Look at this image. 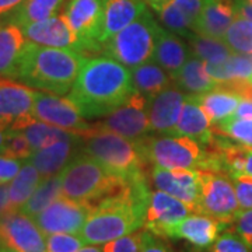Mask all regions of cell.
<instances>
[{
    "instance_id": "cell-1",
    "label": "cell",
    "mask_w": 252,
    "mask_h": 252,
    "mask_svg": "<svg viewBox=\"0 0 252 252\" xmlns=\"http://www.w3.org/2000/svg\"><path fill=\"white\" fill-rule=\"evenodd\" d=\"M130 70L111 56H86L69 98L84 119H99L133 94Z\"/></svg>"
},
{
    "instance_id": "cell-2",
    "label": "cell",
    "mask_w": 252,
    "mask_h": 252,
    "mask_svg": "<svg viewBox=\"0 0 252 252\" xmlns=\"http://www.w3.org/2000/svg\"><path fill=\"white\" fill-rule=\"evenodd\" d=\"M86 55L76 49L51 48L27 41L14 80L58 95L70 93Z\"/></svg>"
},
{
    "instance_id": "cell-3",
    "label": "cell",
    "mask_w": 252,
    "mask_h": 252,
    "mask_svg": "<svg viewBox=\"0 0 252 252\" xmlns=\"http://www.w3.org/2000/svg\"><path fill=\"white\" fill-rule=\"evenodd\" d=\"M62 195L95 207L129 185V181L109 172L91 156L80 150L61 172Z\"/></svg>"
},
{
    "instance_id": "cell-4",
    "label": "cell",
    "mask_w": 252,
    "mask_h": 252,
    "mask_svg": "<svg viewBox=\"0 0 252 252\" xmlns=\"http://www.w3.org/2000/svg\"><path fill=\"white\" fill-rule=\"evenodd\" d=\"M81 150L109 172L127 181L149 175V162L144 158L139 140L124 137L95 124L81 136Z\"/></svg>"
},
{
    "instance_id": "cell-5",
    "label": "cell",
    "mask_w": 252,
    "mask_h": 252,
    "mask_svg": "<svg viewBox=\"0 0 252 252\" xmlns=\"http://www.w3.org/2000/svg\"><path fill=\"white\" fill-rule=\"evenodd\" d=\"M139 143L149 165L167 170H203L206 165V147L187 136H144Z\"/></svg>"
},
{
    "instance_id": "cell-6",
    "label": "cell",
    "mask_w": 252,
    "mask_h": 252,
    "mask_svg": "<svg viewBox=\"0 0 252 252\" xmlns=\"http://www.w3.org/2000/svg\"><path fill=\"white\" fill-rule=\"evenodd\" d=\"M158 27L153 14L146 10L140 17L112 36L102 51L127 69L137 67L153 58Z\"/></svg>"
},
{
    "instance_id": "cell-7",
    "label": "cell",
    "mask_w": 252,
    "mask_h": 252,
    "mask_svg": "<svg viewBox=\"0 0 252 252\" xmlns=\"http://www.w3.org/2000/svg\"><path fill=\"white\" fill-rule=\"evenodd\" d=\"M198 171L199 199L195 213L206 215L230 225L241 209L234 182L224 172L212 170Z\"/></svg>"
},
{
    "instance_id": "cell-8",
    "label": "cell",
    "mask_w": 252,
    "mask_h": 252,
    "mask_svg": "<svg viewBox=\"0 0 252 252\" xmlns=\"http://www.w3.org/2000/svg\"><path fill=\"white\" fill-rule=\"evenodd\" d=\"M63 14L79 39L81 54L89 56L102 51V0H69Z\"/></svg>"
},
{
    "instance_id": "cell-9",
    "label": "cell",
    "mask_w": 252,
    "mask_h": 252,
    "mask_svg": "<svg viewBox=\"0 0 252 252\" xmlns=\"http://www.w3.org/2000/svg\"><path fill=\"white\" fill-rule=\"evenodd\" d=\"M35 91L23 83L0 76V127L21 130L34 121Z\"/></svg>"
},
{
    "instance_id": "cell-10",
    "label": "cell",
    "mask_w": 252,
    "mask_h": 252,
    "mask_svg": "<svg viewBox=\"0 0 252 252\" xmlns=\"http://www.w3.org/2000/svg\"><path fill=\"white\" fill-rule=\"evenodd\" d=\"M149 104L150 101L135 90L125 104L112 111L104 118V121L97 122L95 125L127 139L140 140L147 136L149 132H152Z\"/></svg>"
},
{
    "instance_id": "cell-11",
    "label": "cell",
    "mask_w": 252,
    "mask_h": 252,
    "mask_svg": "<svg viewBox=\"0 0 252 252\" xmlns=\"http://www.w3.org/2000/svg\"><path fill=\"white\" fill-rule=\"evenodd\" d=\"M90 213L91 207L89 205L62 195L34 217V220L46 235L59 233L80 234Z\"/></svg>"
},
{
    "instance_id": "cell-12",
    "label": "cell",
    "mask_w": 252,
    "mask_h": 252,
    "mask_svg": "<svg viewBox=\"0 0 252 252\" xmlns=\"http://www.w3.org/2000/svg\"><path fill=\"white\" fill-rule=\"evenodd\" d=\"M34 118L80 136H84L91 129V125L81 117L72 99L46 91H35Z\"/></svg>"
},
{
    "instance_id": "cell-13",
    "label": "cell",
    "mask_w": 252,
    "mask_h": 252,
    "mask_svg": "<svg viewBox=\"0 0 252 252\" xmlns=\"http://www.w3.org/2000/svg\"><path fill=\"white\" fill-rule=\"evenodd\" d=\"M0 245L16 252H46V240L35 220L21 210L0 217Z\"/></svg>"
},
{
    "instance_id": "cell-14",
    "label": "cell",
    "mask_w": 252,
    "mask_h": 252,
    "mask_svg": "<svg viewBox=\"0 0 252 252\" xmlns=\"http://www.w3.org/2000/svg\"><path fill=\"white\" fill-rule=\"evenodd\" d=\"M190 212L193 213L185 202L157 189L150 195L144 217V227L162 238H170L174 227L187 219Z\"/></svg>"
},
{
    "instance_id": "cell-15",
    "label": "cell",
    "mask_w": 252,
    "mask_h": 252,
    "mask_svg": "<svg viewBox=\"0 0 252 252\" xmlns=\"http://www.w3.org/2000/svg\"><path fill=\"white\" fill-rule=\"evenodd\" d=\"M150 180L156 188L167 192L172 196L185 202L193 213L196 212L199 199V171L198 170H167L152 165Z\"/></svg>"
},
{
    "instance_id": "cell-16",
    "label": "cell",
    "mask_w": 252,
    "mask_h": 252,
    "mask_svg": "<svg viewBox=\"0 0 252 252\" xmlns=\"http://www.w3.org/2000/svg\"><path fill=\"white\" fill-rule=\"evenodd\" d=\"M185 91H182L177 84L168 86L165 90L150 99L149 104V118H150V130L156 133H172L175 135L177 124L184 108Z\"/></svg>"
},
{
    "instance_id": "cell-17",
    "label": "cell",
    "mask_w": 252,
    "mask_h": 252,
    "mask_svg": "<svg viewBox=\"0 0 252 252\" xmlns=\"http://www.w3.org/2000/svg\"><path fill=\"white\" fill-rule=\"evenodd\" d=\"M24 35L28 41L51 48L62 49H76L80 52L79 39L70 27L64 14L52 16V17L23 26Z\"/></svg>"
},
{
    "instance_id": "cell-18",
    "label": "cell",
    "mask_w": 252,
    "mask_h": 252,
    "mask_svg": "<svg viewBox=\"0 0 252 252\" xmlns=\"http://www.w3.org/2000/svg\"><path fill=\"white\" fill-rule=\"evenodd\" d=\"M227 227L230 225L221 223L213 217L195 213L184 219L178 225H175L170 234V238L185 240L192 247L205 250L216 241L219 234Z\"/></svg>"
},
{
    "instance_id": "cell-19",
    "label": "cell",
    "mask_w": 252,
    "mask_h": 252,
    "mask_svg": "<svg viewBox=\"0 0 252 252\" xmlns=\"http://www.w3.org/2000/svg\"><path fill=\"white\" fill-rule=\"evenodd\" d=\"M175 135H182L196 140L202 146H210L215 140L213 124L199 102L198 95L188 94L181 112Z\"/></svg>"
},
{
    "instance_id": "cell-20",
    "label": "cell",
    "mask_w": 252,
    "mask_h": 252,
    "mask_svg": "<svg viewBox=\"0 0 252 252\" xmlns=\"http://www.w3.org/2000/svg\"><path fill=\"white\" fill-rule=\"evenodd\" d=\"M104 24L101 34L102 46L112 36L133 23L147 10L144 0H102ZM104 49V48H102Z\"/></svg>"
},
{
    "instance_id": "cell-21",
    "label": "cell",
    "mask_w": 252,
    "mask_h": 252,
    "mask_svg": "<svg viewBox=\"0 0 252 252\" xmlns=\"http://www.w3.org/2000/svg\"><path fill=\"white\" fill-rule=\"evenodd\" d=\"M81 150V137L74 140H59L56 143L36 150L31 154L28 161L39 171L42 178H48L62 170L74 157V154Z\"/></svg>"
},
{
    "instance_id": "cell-22",
    "label": "cell",
    "mask_w": 252,
    "mask_h": 252,
    "mask_svg": "<svg viewBox=\"0 0 252 252\" xmlns=\"http://www.w3.org/2000/svg\"><path fill=\"white\" fill-rule=\"evenodd\" d=\"M235 16L231 0H206L192 30L200 35L223 39Z\"/></svg>"
},
{
    "instance_id": "cell-23",
    "label": "cell",
    "mask_w": 252,
    "mask_h": 252,
    "mask_svg": "<svg viewBox=\"0 0 252 252\" xmlns=\"http://www.w3.org/2000/svg\"><path fill=\"white\" fill-rule=\"evenodd\" d=\"M190 56L188 42L182 41L177 34L167 28L158 27L153 61L158 63L164 70L170 73L172 79L180 72Z\"/></svg>"
},
{
    "instance_id": "cell-24",
    "label": "cell",
    "mask_w": 252,
    "mask_h": 252,
    "mask_svg": "<svg viewBox=\"0 0 252 252\" xmlns=\"http://www.w3.org/2000/svg\"><path fill=\"white\" fill-rule=\"evenodd\" d=\"M23 28L14 23L0 24V76L14 80L24 46L27 44Z\"/></svg>"
},
{
    "instance_id": "cell-25",
    "label": "cell",
    "mask_w": 252,
    "mask_h": 252,
    "mask_svg": "<svg viewBox=\"0 0 252 252\" xmlns=\"http://www.w3.org/2000/svg\"><path fill=\"white\" fill-rule=\"evenodd\" d=\"M198 99L212 124L233 117L238 104L243 101L238 94L224 84H216L210 91L198 95Z\"/></svg>"
},
{
    "instance_id": "cell-26",
    "label": "cell",
    "mask_w": 252,
    "mask_h": 252,
    "mask_svg": "<svg viewBox=\"0 0 252 252\" xmlns=\"http://www.w3.org/2000/svg\"><path fill=\"white\" fill-rule=\"evenodd\" d=\"M130 73L135 90L143 94L149 101L172 84L170 73L164 70L158 63L150 61L133 67Z\"/></svg>"
},
{
    "instance_id": "cell-27",
    "label": "cell",
    "mask_w": 252,
    "mask_h": 252,
    "mask_svg": "<svg viewBox=\"0 0 252 252\" xmlns=\"http://www.w3.org/2000/svg\"><path fill=\"white\" fill-rule=\"evenodd\" d=\"M172 81H175L181 90L192 95H200L216 86L213 79L207 74L206 62L196 56L189 58Z\"/></svg>"
},
{
    "instance_id": "cell-28",
    "label": "cell",
    "mask_w": 252,
    "mask_h": 252,
    "mask_svg": "<svg viewBox=\"0 0 252 252\" xmlns=\"http://www.w3.org/2000/svg\"><path fill=\"white\" fill-rule=\"evenodd\" d=\"M206 72L216 84L237 80L252 81V55L234 52L223 62H206Z\"/></svg>"
},
{
    "instance_id": "cell-29",
    "label": "cell",
    "mask_w": 252,
    "mask_h": 252,
    "mask_svg": "<svg viewBox=\"0 0 252 252\" xmlns=\"http://www.w3.org/2000/svg\"><path fill=\"white\" fill-rule=\"evenodd\" d=\"M44 180L41 177L39 171L28 161L21 167V170L16 175V178L10 182L9 185V199L11 210H20L23 205L31 198V195L35 192L41 181Z\"/></svg>"
},
{
    "instance_id": "cell-30",
    "label": "cell",
    "mask_w": 252,
    "mask_h": 252,
    "mask_svg": "<svg viewBox=\"0 0 252 252\" xmlns=\"http://www.w3.org/2000/svg\"><path fill=\"white\" fill-rule=\"evenodd\" d=\"M185 39L188 42L190 54L205 62L220 63L234 54L231 48L227 45L223 39L200 35L195 31L189 32L188 35L185 36Z\"/></svg>"
},
{
    "instance_id": "cell-31",
    "label": "cell",
    "mask_w": 252,
    "mask_h": 252,
    "mask_svg": "<svg viewBox=\"0 0 252 252\" xmlns=\"http://www.w3.org/2000/svg\"><path fill=\"white\" fill-rule=\"evenodd\" d=\"M21 132L28 139V142L32 147V152L41 150L44 147H48L51 144L59 142V140H74V139L81 137L80 135H76L69 130L41 122L38 119L31 121L26 127L21 129Z\"/></svg>"
},
{
    "instance_id": "cell-32",
    "label": "cell",
    "mask_w": 252,
    "mask_h": 252,
    "mask_svg": "<svg viewBox=\"0 0 252 252\" xmlns=\"http://www.w3.org/2000/svg\"><path fill=\"white\" fill-rule=\"evenodd\" d=\"M61 196H62V178L61 174H56L41 181L35 192L31 195V198L28 199L20 210L34 219Z\"/></svg>"
},
{
    "instance_id": "cell-33",
    "label": "cell",
    "mask_w": 252,
    "mask_h": 252,
    "mask_svg": "<svg viewBox=\"0 0 252 252\" xmlns=\"http://www.w3.org/2000/svg\"><path fill=\"white\" fill-rule=\"evenodd\" d=\"M66 0H24L13 11L10 21L20 27L31 23L42 21L58 13Z\"/></svg>"
},
{
    "instance_id": "cell-34",
    "label": "cell",
    "mask_w": 252,
    "mask_h": 252,
    "mask_svg": "<svg viewBox=\"0 0 252 252\" xmlns=\"http://www.w3.org/2000/svg\"><path fill=\"white\" fill-rule=\"evenodd\" d=\"M152 7L157 13L162 26L174 34L185 38L189 32L193 31L190 20L178 9V6L172 0L156 3V4H152Z\"/></svg>"
},
{
    "instance_id": "cell-35",
    "label": "cell",
    "mask_w": 252,
    "mask_h": 252,
    "mask_svg": "<svg viewBox=\"0 0 252 252\" xmlns=\"http://www.w3.org/2000/svg\"><path fill=\"white\" fill-rule=\"evenodd\" d=\"M213 133L231 142L252 147V119L231 117L213 124Z\"/></svg>"
},
{
    "instance_id": "cell-36",
    "label": "cell",
    "mask_w": 252,
    "mask_h": 252,
    "mask_svg": "<svg viewBox=\"0 0 252 252\" xmlns=\"http://www.w3.org/2000/svg\"><path fill=\"white\" fill-rule=\"evenodd\" d=\"M235 54L252 55V21L235 16L223 38Z\"/></svg>"
},
{
    "instance_id": "cell-37",
    "label": "cell",
    "mask_w": 252,
    "mask_h": 252,
    "mask_svg": "<svg viewBox=\"0 0 252 252\" xmlns=\"http://www.w3.org/2000/svg\"><path fill=\"white\" fill-rule=\"evenodd\" d=\"M32 153V147L21 130H6V137L0 149V154L17 160H27Z\"/></svg>"
},
{
    "instance_id": "cell-38",
    "label": "cell",
    "mask_w": 252,
    "mask_h": 252,
    "mask_svg": "<svg viewBox=\"0 0 252 252\" xmlns=\"http://www.w3.org/2000/svg\"><path fill=\"white\" fill-rule=\"evenodd\" d=\"M207 252H252L243 238L231 227L223 230L216 241L209 247Z\"/></svg>"
},
{
    "instance_id": "cell-39",
    "label": "cell",
    "mask_w": 252,
    "mask_h": 252,
    "mask_svg": "<svg viewBox=\"0 0 252 252\" xmlns=\"http://www.w3.org/2000/svg\"><path fill=\"white\" fill-rule=\"evenodd\" d=\"M84 244L83 238L76 234H49L46 237V252H77Z\"/></svg>"
},
{
    "instance_id": "cell-40",
    "label": "cell",
    "mask_w": 252,
    "mask_h": 252,
    "mask_svg": "<svg viewBox=\"0 0 252 252\" xmlns=\"http://www.w3.org/2000/svg\"><path fill=\"white\" fill-rule=\"evenodd\" d=\"M230 227L238 233L252 250V209H240Z\"/></svg>"
},
{
    "instance_id": "cell-41",
    "label": "cell",
    "mask_w": 252,
    "mask_h": 252,
    "mask_svg": "<svg viewBox=\"0 0 252 252\" xmlns=\"http://www.w3.org/2000/svg\"><path fill=\"white\" fill-rule=\"evenodd\" d=\"M104 252H140V233L121 237L118 240L109 241L102 247Z\"/></svg>"
},
{
    "instance_id": "cell-42",
    "label": "cell",
    "mask_w": 252,
    "mask_h": 252,
    "mask_svg": "<svg viewBox=\"0 0 252 252\" xmlns=\"http://www.w3.org/2000/svg\"><path fill=\"white\" fill-rule=\"evenodd\" d=\"M234 182L235 193L241 209H252V178L251 177H237Z\"/></svg>"
},
{
    "instance_id": "cell-43",
    "label": "cell",
    "mask_w": 252,
    "mask_h": 252,
    "mask_svg": "<svg viewBox=\"0 0 252 252\" xmlns=\"http://www.w3.org/2000/svg\"><path fill=\"white\" fill-rule=\"evenodd\" d=\"M21 161L23 160L0 154V185H6L16 178V175L23 167Z\"/></svg>"
},
{
    "instance_id": "cell-44",
    "label": "cell",
    "mask_w": 252,
    "mask_h": 252,
    "mask_svg": "<svg viewBox=\"0 0 252 252\" xmlns=\"http://www.w3.org/2000/svg\"><path fill=\"white\" fill-rule=\"evenodd\" d=\"M140 252H171L160 235L146 230L140 233Z\"/></svg>"
},
{
    "instance_id": "cell-45",
    "label": "cell",
    "mask_w": 252,
    "mask_h": 252,
    "mask_svg": "<svg viewBox=\"0 0 252 252\" xmlns=\"http://www.w3.org/2000/svg\"><path fill=\"white\" fill-rule=\"evenodd\" d=\"M172 1L178 6V9H180L182 13L190 20L192 27H193L196 18L199 17L200 11H202L205 3H206V0H172Z\"/></svg>"
},
{
    "instance_id": "cell-46",
    "label": "cell",
    "mask_w": 252,
    "mask_h": 252,
    "mask_svg": "<svg viewBox=\"0 0 252 252\" xmlns=\"http://www.w3.org/2000/svg\"><path fill=\"white\" fill-rule=\"evenodd\" d=\"M235 14L252 21V3L248 0H231Z\"/></svg>"
},
{
    "instance_id": "cell-47",
    "label": "cell",
    "mask_w": 252,
    "mask_h": 252,
    "mask_svg": "<svg viewBox=\"0 0 252 252\" xmlns=\"http://www.w3.org/2000/svg\"><path fill=\"white\" fill-rule=\"evenodd\" d=\"M9 212H13L11 207H10L9 187L7 185H0V217L7 215Z\"/></svg>"
},
{
    "instance_id": "cell-48",
    "label": "cell",
    "mask_w": 252,
    "mask_h": 252,
    "mask_svg": "<svg viewBox=\"0 0 252 252\" xmlns=\"http://www.w3.org/2000/svg\"><path fill=\"white\" fill-rule=\"evenodd\" d=\"M235 118H250L252 119V99H243L235 109Z\"/></svg>"
},
{
    "instance_id": "cell-49",
    "label": "cell",
    "mask_w": 252,
    "mask_h": 252,
    "mask_svg": "<svg viewBox=\"0 0 252 252\" xmlns=\"http://www.w3.org/2000/svg\"><path fill=\"white\" fill-rule=\"evenodd\" d=\"M24 0H0V17L13 13Z\"/></svg>"
},
{
    "instance_id": "cell-50",
    "label": "cell",
    "mask_w": 252,
    "mask_h": 252,
    "mask_svg": "<svg viewBox=\"0 0 252 252\" xmlns=\"http://www.w3.org/2000/svg\"><path fill=\"white\" fill-rule=\"evenodd\" d=\"M77 252H104L102 250H99L97 247H94V245H91V247H83L80 251Z\"/></svg>"
},
{
    "instance_id": "cell-51",
    "label": "cell",
    "mask_w": 252,
    "mask_h": 252,
    "mask_svg": "<svg viewBox=\"0 0 252 252\" xmlns=\"http://www.w3.org/2000/svg\"><path fill=\"white\" fill-rule=\"evenodd\" d=\"M180 252H203L200 248H196V247H185L182 248Z\"/></svg>"
},
{
    "instance_id": "cell-52",
    "label": "cell",
    "mask_w": 252,
    "mask_h": 252,
    "mask_svg": "<svg viewBox=\"0 0 252 252\" xmlns=\"http://www.w3.org/2000/svg\"><path fill=\"white\" fill-rule=\"evenodd\" d=\"M4 137H6V130L0 127V149L3 146V142H4Z\"/></svg>"
},
{
    "instance_id": "cell-53",
    "label": "cell",
    "mask_w": 252,
    "mask_h": 252,
    "mask_svg": "<svg viewBox=\"0 0 252 252\" xmlns=\"http://www.w3.org/2000/svg\"><path fill=\"white\" fill-rule=\"evenodd\" d=\"M0 252H16L14 250H11L9 247H4V245H0Z\"/></svg>"
},
{
    "instance_id": "cell-54",
    "label": "cell",
    "mask_w": 252,
    "mask_h": 252,
    "mask_svg": "<svg viewBox=\"0 0 252 252\" xmlns=\"http://www.w3.org/2000/svg\"><path fill=\"white\" fill-rule=\"evenodd\" d=\"M150 4H156V3H162V1H167V0H149Z\"/></svg>"
},
{
    "instance_id": "cell-55",
    "label": "cell",
    "mask_w": 252,
    "mask_h": 252,
    "mask_svg": "<svg viewBox=\"0 0 252 252\" xmlns=\"http://www.w3.org/2000/svg\"><path fill=\"white\" fill-rule=\"evenodd\" d=\"M248 1H251V3H252V0H248Z\"/></svg>"
}]
</instances>
